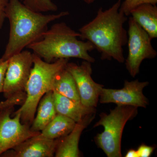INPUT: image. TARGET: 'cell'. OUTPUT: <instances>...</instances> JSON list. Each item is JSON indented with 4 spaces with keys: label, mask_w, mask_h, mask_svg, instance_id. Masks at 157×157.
Returning a JSON list of instances; mask_svg holds the SVG:
<instances>
[{
    "label": "cell",
    "mask_w": 157,
    "mask_h": 157,
    "mask_svg": "<svg viewBox=\"0 0 157 157\" xmlns=\"http://www.w3.org/2000/svg\"><path fill=\"white\" fill-rule=\"evenodd\" d=\"M33 53L23 50L9 59L2 93L6 99L25 92L33 65Z\"/></svg>",
    "instance_id": "obj_8"
},
{
    "label": "cell",
    "mask_w": 157,
    "mask_h": 157,
    "mask_svg": "<svg viewBox=\"0 0 157 157\" xmlns=\"http://www.w3.org/2000/svg\"><path fill=\"white\" fill-rule=\"evenodd\" d=\"M53 93L57 113L67 117L76 123L86 116L96 113L94 107H86L55 92Z\"/></svg>",
    "instance_id": "obj_13"
},
{
    "label": "cell",
    "mask_w": 157,
    "mask_h": 157,
    "mask_svg": "<svg viewBox=\"0 0 157 157\" xmlns=\"http://www.w3.org/2000/svg\"><path fill=\"white\" fill-rule=\"evenodd\" d=\"M128 25V54L126 67L130 75L135 77L139 73L144 60L155 58L157 52L151 45L152 39L148 33L132 17L129 18Z\"/></svg>",
    "instance_id": "obj_6"
},
{
    "label": "cell",
    "mask_w": 157,
    "mask_h": 157,
    "mask_svg": "<svg viewBox=\"0 0 157 157\" xmlns=\"http://www.w3.org/2000/svg\"><path fill=\"white\" fill-rule=\"evenodd\" d=\"M68 11L44 14L28 8L19 0H9L6 9L10 23L9 41L2 58L8 60L42 39L52 21L69 15Z\"/></svg>",
    "instance_id": "obj_2"
},
{
    "label": "cell",
    "mask_w": 157,
    "mask_h": 157,
    "mask_svg": "<svg viewBox=\"0 0 157 157\" xmlns=\"http://www.w3.org/2000/svg\"><path fill=\"white\" fill-rule=\"evenodd\" d=\"M39 134L24 140L13 148L3 153L0 157H54L59 139H47L40 137Z\"/></svg>",
    "instance_id": "obj_11"
},
{
    "label": "cell",
    "mask_w": 157,
    "mask_h": 157,
    "mask_svg": "<svg viewBox=\"0 0 157 157\" xmlns=\"http://www.w3.org/2000/svg\"><path fill=\"white\" fill-rule=\"evenodd\" d=\"M52 91L73 101L81 103L74 78L66 68L56 76L53 82Z\"/></svg>",
    "instance_id": "obj_17"
},
{
    "label": "cell",
    "mask_w": 157,
    "mask_h": 157,
    "mask_svg": "<svg viewBox=\"0 0 157 157\" xmlns=\"http://www.w3.org/2000/svg\"><path fill=\"white\" fill-rule=\"evenodd\" d=\"M8 63L9 59L4 60L2 58H0V93H2L3 92Z\"/></svg>",
    "instance_id": "obj_21"
},
{
    "label": "cell",
    "mask_w": 157,
    "mask_h": 157,
    "mask_svg": "<svg viewBox=\"0 0 157 157\" xmlns=\"http://www.w3.org/2000/svg\"><path fill=\"white\" fill-rule=\"evenodd\" d=\"M66 69L74 78L81 104L88 107H97L100 91L103 86L92 78L91 63L84 60L80 65L68 63Z\"/></svg>",
    "instance_id": "obj_10"
},
{
    "label": "cell",
    "mask_w": 157,
    "mask_h": 157,
    "mask_svg": "<svg viewBox=\"0 0 157 157\" xmlns=\"http://www.w3.org/2000/svg\"><path fill=\"white\" fill-rule=\"evenodd\" d=\"M14 110V106L0 109V156L40 133L33 132L30 125L22 123L20 113Z\"/></svg>",
    "instance_id": "obj_7"
},
{
    "label": "cell",
    "mask_w": 157,
    "mask_h": 157,
    "mask_svg": "<svg viewBox=\"0 0 157 157\" xmlns=\"http://www.w3.org/2000/svg\"><path fill=\"white\" fill-rule=\"evenodd\" d=\"M72 119L62 114H57L51 121L40 132V137L55 140L68 135L76 125Z\"/></svg>",
    "instance_id": "obj_16"
},
{
    "label": "cell",
    "mask_w": 157,
    "mask_h": 157,
    "mask_svg": "<svg viewBox=\"0 0 157 157\" xmlns=\"http://www.w3.org/2000/svg\"><path fill=\"white\" fill-rule=\"evenodd\" d=\"M95 113L86 116L76 123L73 130L65 137L59 138L55 153L56 157H78L79 156L78 144L82 132L93 120Z\"/></svg>",
    "instance_id": "obj_12"
},
{
    "label": "cell",
    "mask_w": 157,
    "mask_h": 157,
    "mask_svg": "<svg viewBox=\"0 0 157 157\" xmlns=\"http://www.w3.org/2000/svg\"><path fill=\"white\" fill-rule=\"evenodd\" d=\"M125 157H138L137 150L131 149L127 152Z\"/></svg>",
    "instance_id": "obj_24"
},
{
    "label": "cell",
    "mask_w": 157,
    "mask_h": 157,
    "mask_svg": "<svg viewBox=\"0 0 157 157\" xmlns=\"http://www.w3.org/2000/svg\"><path fill=\"white\" fill-rule=\"evenodd\" d=\"M35 117L30 126L31 131L40 132L57 114L55 105L53 91H50L41 98Z\"/></svg>",
    "instance_id": "obj_14"
},
{
    "label": "cell",
    "mask_w": 157,
    "mask_h": 157,
    "mask_svg": "<svg viewBox=\"0 0 157 157\" xmlns=\"http://www.w3.org/2000/svg\"><path fill=\"white\" fill-rule=\"evenodd\" d=\"M68 59H59L48 63L33 53V65L25 88V100L15 111L20 113L22 123L31 126L39 101L46 93L52 91L55 79L66 68Z\"/></svg>",
    "instance_id": "obj_4"
},
{
    "label": "cell",
    "mask_w": 157,
    "mask_h": 157,
    "mask_svg": "<svg viewBox=\"0 0 157 157\" xmlns=\"http://www.w3.org/2000/svg\"><path fill=\"white\" fill-rule=\"evenodd\" d=\"M157 3V0H125L121 4L120 10L126 16H129L131 11L139 5L146 3L156 5Z\"/></svg>",
    "instance_id": "obj_19"
},
{
    "label": "cell",
    "mask_w": 157,
    "mask_h": 157,
    "mask_svg": "<svg viewBox=\"0 0 157 157\" xmlns=\"http://www.w3.org/2000/svg\"><path fill=\"white\" fill-rule=\"evenodd\" d=\"M148 82L125 81L121 89L102 87L99 100L101 104L114 103L117 106H131L145 108L148 104V99L144 95V89L148 85Z\"/></svg>",
    "instance_id": "obj_9"
},
{
    "label": "cell",
    "mask_w": 157,
    "mask_h": 157,
    "mask_svg": "<svg viewBox=\"0 0 157 157\" xmlns=\"http://www.w3.org/2000/svg\"><path fill=\"white\" fill-rule=\"evenodd\" d=\"M26 99L25 92L18 93L11 98L6 99L5 101L0 102V109L6 107L15 106L16 105H22Z\"/></svg>",
    "instance_id": "obj_20"
},
{
    "label": "cell",
    "mask_w": 157,
    "mask_h": 157,
    "mask_svg": "<svg viewBox=\"0 0 157 157\" xmlns=\"http://www.w3.org/2000/svg\"><path fill=\"white\" fill-rule=\"evenodd\" d=\"M23 4L32 11L39 13L55 11L58 9L52 0H23Z\"/></svg>",
    "instance_id": "obj_18"
},
{
    "label": "cell",
    "mask_w": 157,
    "mask_h": 157,
    "mask_svg": "<svg viewBox=\"0 0 157 157\" xmlns=\"http://www.w3.org/2000/svg\"><path fill=\"white\" fill-rule=\"evenodd\" d=\"M121 0L109 9L98 10L95 17L78 30L79 38L92 43L101 53L102 60L114 59L124 62L123 47L128 42V33L124 27L126 15L120 10Z\"/></svg>",
    "instance_id": "obj_1"
},
{
    "label": "cell",
    "mask_w": 157,
    "mask_h": 157,
    "mask_svg": "<svg viewBox=\"0 0 157 157\" xmlns=\"http://www.w3.org/2000/svg\"><path fill=\"white\" fill-rule=\"evenodd\" d=\"M80 36L79 33L70 28L65 22L58 23L45 31L40 40L26 48L48 63L70 58L94 63L95 60L89 52L94 50V47L89 41L78 40Z\"/></svg>",
    "instance_id": "obj_3"
},
{
    "label": "cell",
    "mask_w": 157,
    "mask_h": 157,
    "mask_svg": "<svg viewBox=\"0 0 157 157\" xmlns=\"http://www.w3.org/2000/svg\"><path fill=\"white\" fill-rule=\"evenodd\" d=\"M155 147L145 144H141L137 150L138 157L150 156L154 150Z\"/></svg>",
    "instance_id": "obj_22"
},
{
    "label": "cell",
    "mask_w": 157,
    "mask_h": 157,
    "mask_svg": "<svg viewBox=\"0 0 157 157\" xmlns=\"http://www.w3.org/2000/svg\"><path fill=\"white\" fill-rule=\"evenodd\" d=\"M9 0H0V30L6 18V9Z\"/></svg>",
    "instance_id": "obj_23"
},
{
    "label": "cell",
    "mask_w": 157,
    "mask_h": 157,
    "mask_svg": "<svg viewBox=\"0 0 157 157\" xmlns=\"http://www.w3.org/2000/svg\"><path fill=\"white\" fill-rule=\"evenodd\" d=\"M86 3V4L90 5V4H92L94 3L96 0H83Z\"/></svg>",
    "instance_id": "obj_25"
},
{
    "label": "cell",
    "mask_w": 157,
    "mask_h": 157,
    "mask_svg": "<svg viewBox=\"0 0 157 157\" xmlns=\"http://www.w3.org/2000/svg\"><path fill=\"white\" fill-rule=\"evenodd\" d=\"M137 107L117 106L108 114L102 113L94 128L102 126L104 131L96 136V143L108 157H121V142L124 127L137 114Z\"/></svg>",
    "instance_id": "obj_5"
},
{
    "label": "cell",
    "mask_w": 157,
    "mask_h": 157,
    "mask_svg": "<svg viewBox=\"0 0 157 157\" xmlns=\"http://www.w3.org/2000/svg\"><path fill=\"white\" fill-rule=\"evenodd\" d=\"M130 15L148 33L152 40L157 37V7L149 3L141 4L131 11Z\"/></svg>",
    "instance_id": "obj_15"
}]
</instances>
